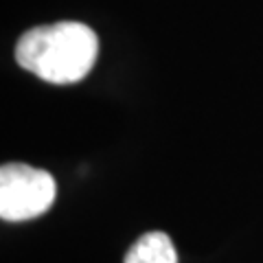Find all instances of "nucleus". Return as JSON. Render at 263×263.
Listing matches in <instances>:
<instances>
[{
  "label": "nucleus",
  "mask_w": 263,
  "mask_h": 263,
  "mask_svg": "<svg viewBox=\"0 0 263 263\" xmlns=\"http://www.w3.org/2000/svg\"><path fill=\"white\" fill-rule=\"evenodd\" d=\"M97 55V33L81 22L35 27L15 44V60L24 70L60 86L84 79L92 70Z\"/></svg>",
  "instance_id": "obj_1"
},
{
  "label": "nucleus",
  "mask_w": 263,
  "mask_h": 263,
  "mask_svg": "<svg viewBox=\"0 0 263 263\" xmlns=\"http://www.w3.org/2000/svg\"><path fill=\"white\" fill-rule=\"evenodd\" d=\"M57 195L53 176L29 164H5L0 169V217L24 221L51 209Z\"/></svg>",
  "instance_id": "obj_2"
},
{
  "label": "nucleus",
  "mask_w": 263,
  "mask_h": 263,
  "mask_svg": "<svg viewBox=\"0 0 263 263\" xmlns=\"http://www.w3.org/2000/svg\"><path fill=\"white\" fill-rule=\"evenodd\" d=\"M125 263H178V252L164 233H147L129 248Z\"/></svg>",
  "instance_id": "obj_3"
}]
</instances>
